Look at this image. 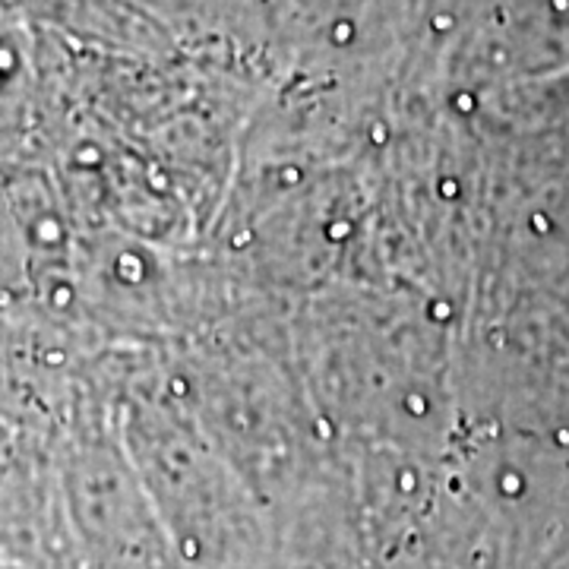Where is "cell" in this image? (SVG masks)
Returning a JSON list of instances; mask_svg holds the SVG:
<instances>
[{
  "label": "cell",
  "instance_id": "1",
  "mask_svg": "<svg viewBox=\"0 0 569 569\" xmlns=\"http://www.w3.org/2000/svg\"><path fill=\"white\" fill-rule=\"evenodd\" d=\"M348 35H351V26H348V22H338V26H335V38H338V41H345Z\"/></svg>",
  "mask_w": 569,
  "mask_h": 569
},
{
  "label": "cell",
  "instance_id": "2",
  "mask_svg": "<svg viewBox=\"0 0 569 569\" xmlns=\"http://www.w3.org/2000/svg\"><path fill=\"white\" fill-rule=\"evenodd\" d=\"M459 108L462 111H471L474 108V98H471V95H459Z\"/></svg>",
  "mask_w": 569,
  "mask_h": 569
},
{
  "label": "cell",
  "instance_id": "3",
  "mask_svg": "<svg viewBox=\"0 0 569 569\" xmlns=\"http://www.w3.org/2000/svg\"><path fill=\"white\" fill-rule=\"evenodd\" d=\"M433 26H436V29H446V26H449V16H436Z\"/></svg>",
  "mask_w": 569,
  "mask_h": 569
}]
</instances>
